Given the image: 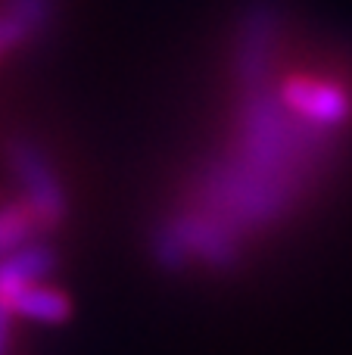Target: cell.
<instances>
[{
  "label": "cell",
  "instance_id": "4",
  "mask_svg": "<svg viewBox=\"0 0 352 355\" xmlns=\"http://www.w3.org/2000/svg\"><path fill=\"white\" fill-rule=\"evenodd\" d=\"M278 47V12L272 6H253L237 31L234 78L240 91L265 87Z\"/></svg>",
  "mask_w": 352,
  "mask_h": 355
},
{
  "label": "cell",
  "instance_id": "9",
  "mask_svg": "<svg viewBox=\"0 0 352 355\" xmlns=\"http://www.w3.org/2000/svg\"><path fill=\"white\" fill-rule=\"evenodd\" d=\"M10 321L12 315L0 309V355H6V343H10Z\"/></svg>",
  "mask_w": 352,
  "mask_h": 355
},
{
  "label": "cell",
  "instance_id": "2",
  "mask_svg": "<svg viewBox=\"0 0 352 355\" xmlns=\"http://www.w3.org/2000/svg\"><path fill=\"white\" fill-rule=\"evenodd\" d=\"M6 159H10L12 175H16L19 187L25 193L22 202L35 215L37 227L41 231L60 227L69 215L66 190H62L60 178L53 175V168H50L47 156L41 153V147H35L31 141H12Z\"/></svg>",
  "mask_w": 352,
  "mask_h": 355
},
{
  "label": "cell",
  "instance_id": "1",
  "mask_svg": "<svg viewBox=\"0 0 352 355\" xmlns=\"http://www.w3.org/2000/svg\"><path fill=\"white\" fill-rule=\"evenodd\" d=\"M153 252L166 268H184L191 259L215 268H231L240 259V237L212 215L187 209L156 231Z\"/></svg>",
  "mask_w": 352,
  "mask_h": 355
},
{
  "label": "cell",
  "instance_id": "5",
  "mask_svg": "<svg viewBox=\"0 0 352 355\" xmlns=\"http://www.w3.org/2000/svg\"><path fill=\"white\" fill-rule=\"evenodd\" d=\"M53 265L56 256L41 243H28L0 259V309L10 312L16 296L31 284H41L53 271Z\"/></svg>",
  "mask_w": 352,
  "mask_h": 355
},
{
  "label": "cell",
  "instance_id": "7",
  "mask_svg": "<svg viewBox=\"0 0 352 355\" xmlns=\"http://www.w3.org/2000/svg\"><path fill=\"white\" fill-rule=\"evenodd\" d=\"M10 315L37 321V324H62L72 315V300L60 287H50V284L41 281V284L25 287L16 296V302L10 306Z\"/></svg>",
  "mask_w": 352,
  "mask_h": 355
},
{
  "label": "cell",
  "instance_id": "8",
  "mask_svg": "<svg viewBox=\"0 0 352 355\" xmlns=\"http://www.w3.org/2000/svg\"><path fill=\"white\" fill-rule=\"evenodd\" d=\"M41 231L35 215L28 212L22 200L19 202H3L0 206V259L10 252L22 250V246L35 243V234Z\"/></svg>",
  "mask_w": 352,
  "mask_h": 355
},
{
  "label": "cell",
  "instance_id": "6",
  "mask_svg": "<svg viewBox=\"0 0 352 355\" xmlns=\"http://www.w3.org/2000/svg\"><path fill=\"white\" fill-rule=\"evenodd\" d=\"M53 0H3L0 6V60L47 28Z\"/></svg>",
  "mask_w": 352,
  "mask_h": 355
},
{
  "label": "cell",
  "instance_id": "3",
  "mask_svg": "<svg viewBox=\"0 0 352 355\" xmlns=\"http://www.w3.org/2000/svg\"><path fill=\"white\" fill-rule=\"evenodd\" d=\"M278 100L290 116H297L309 128L324 131V135L343 128L352 119V97L346 94V87L331 78H322V75H290L281 85Z\"/></svg>",
  "mask_w": 352,
  "mask_h": 355
}]
</instances>
